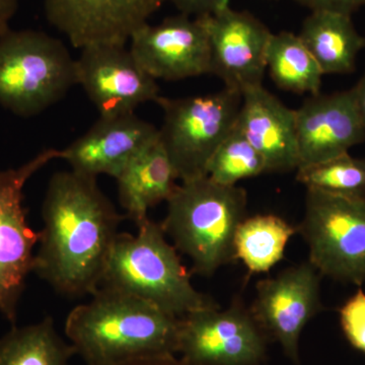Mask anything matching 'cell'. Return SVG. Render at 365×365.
I'll return each instance as SVG.
<instances>
[{
  "label": "cell",
  "mask_w": 365,
  "mask_h": 365,
  "mask_svg": "<svg viewBox=\"0 0 365 365\" xmlns=\"http://www.w3.org/2000/svg\"><path fill=\"white\" fill-rule=\"evenodd\" d=\"M42 217L34 272L64 297L95 294L125 216L96 178L71 170L50 179Z\"/></svg>",
  "instance_id": "6da1fadb"
},
{
  "label": "cell",
  "mask_w": 365,
  "mask_h": 365,
  "mask_svg": "<svg viewBox=\"0 0 365 365\" xmlns=\"http://www.w3.org/2000/svg\"><path fill=\"white\" fill-rule=\"evenodd\" d=\"M179 319L133 295L100 287L69 312L66 335L86 365L177 354Z\"/></svg>",
  "instance_id": "7a4b0ae2"
},
{
  "label": "cell",
  "mask_w": 365,
  "mask_h": 365,
  "mask_svg": "<svg viewBox=\"0 0 365 365\" xmlns=\"http://www.w3.org/2000/svg\"><path fill=\"white\" fill-rule=\"evenodd\" d=\"M135 235L119 232L100 287L133 295L177 318L218 307L198 292L162 225L150 217L136 225Z\"/></svg>",
  "instance_id": "3957f363"
},
{
  "label": "cell",
  "mask_w": 365,
  "mask_h": 365,
  "mask_svg": "<svg viewBox=\"0 0 365 365\" xmlns=\"http://www.w3.org/2000/svg\"><path fill=\"white\" fill-rule=\"evenodd\" d=\"M167 204L160 225L175 248L191 260L192 273L211 277L237 260L235 234L248 217L246 190L197 178L178 185Z\"/></svg>",
  "instance_id": "277c9868"
},
{
  "label": "cell",
  "mask_w": 365,
  "mask_h": 365,
  "mask_svg": "<svg viewBox=\"0 0 365 365\" xmlns=\"http://www.w3.org/2000/svg\"><path fill=\"white\" fill-rule=\"evenodd\" d=\"M76 85V59L62 41L35 30L0 36V106L9 111L36 116Z\"/></svg>",
  "instance_id": "5b68a950"
},
{
  "label": "cell",
  "mask_w": 365,
  "mask_h": 365,
  "mask_svg": "<svg viewBox=\"0 0 365 365\" xmlns=\"http://www.w3.org/2000/svg\"><path fill=\"white\" fill-rule=\"evenodd\" d=\"M241 91L225 88L185 98L160 96L163 112L158 138L181 182L207 176L208 163L234 129L241 109Z\"/></svg>",
  "instance_id": "8992f818"
},
{
  "label": "cell",
  "mask_w": 365,
  "mask_h": 365,
  "mask_svg": "<svg viewBox=\"0 0 365 365\" xmlns=\"http://www.w3.org/2000/svg\"><path fill=\"white\" fill-rule=\"evenodd\" d=\"M309 263L339 282L365 283V198L307 189L304 220L297 227Z\"/></svg>",
  "instance_id": "52a82bcc"
},
{
  "label": "cell",
  "mask_w": 365,
  "mask_h": 365,
  "mask_svg": "<svg viewBox=\"0 0 365 365\" xmlns=\"http://www.w3.org/2000/svg\"><path fill=\"white\" fill-rule=\"evenodd\" d=\"M57 158H61V150L48 148L20 168L0 170V314L11 323L26 277L34 271V249L40 240V232L26 222L24 188L38 170Z\"/></svg>",
  "instance_id": "ba28073f"
},
{
  "label": "cell",
  "mask_w": 365,
  "mask_h": 365,
  "mask_svg": "<svg viewBox=\"0 0 365 365\" xmlns=\"http://www.w3.org/2000/svg\"><path fill=\"white\" fill-rule=\"evenodd\" d=\"M178 353L194 365H260L266 334L242 300L198 309L179 319Z\"/></svg>",
  "instance_id": "9c48e42d"
},
{
  "label": "cell",
  "mask_w": 365,
  "mask_h": 365,
  "mask_svg": "<svg viewBox=\"0 0 365 365\" xmlns=\"http://www.w3.org/2000/svg\"><path fill=\"white\" fill-rule=\"evenodd\" d=\"M76 59V78L101 117L135 114L160 97L157 79L137 62L126 45H93Z\"/></svg>",
  "instance_id": "30bf717a"
},
{
  "label": "cell",
  "mask_w": 365,
  "mask_h": 365,
  "mask_svg": "<svg viewBox=\"0 0 365 365\" xmlns=\"http://www.w3.org/2000/svg\"><path fill=\"white\" fill-rule=\"evenodd\" d=\"M321 276L307 261L256 285L250 311L266 336L277 340L294 362H299V342L304 327L323 309Z\"/></svg>",
  "instance_id": "8fae6325"
},
{
  "label": "cell",
  "mask_w": 365,
  "mask_h": 365,
  "mask_svg": "<svg viewBox=\"0 0 365 365\" xmlns=\"http://www.w3.org/2000/svg\"><path fill=\"white\" fill-rule=\"evenodd\" d=\"M129 42L134 58L157 81L210 74V44L203 18L179 14L158 25L146 24Z\"/></svg>",
  "instance_id": "7c38bea8"
},
{
  "label": "cell",
  "mask_w": 365,
  "mask_h": 365,
  "mask_svg": "<svg viewBox=\"0 0 365 365\" xmlns=\"http://www.w3.org/2000/svg\"><path fill=\"white\" fill-rule=\"evenodd\" d=\"M203 19L210 44V74L241 93L263 85L266 50L272 35L268 26L230 4Z\"/></svg>",
  "instance_id": "4fadbf2b"
},
{
  "label": "cell",
  "mask_w": 365,
  "mask_h": 365,
  "mask_svg": "<svg viewBox=\"0 0 365 365\" xmlns=\"http://www.w3.org/2000/svg\"><path fill=\"white\" fill-rule=\"evenodd\" d=\"M165 0H44L46 18L71 45H126Z\"/></svg>",
  "instance_id": "5bb4252c"
},
{
  "label": "cell",
  "mask_w": 365,
  "mask_h": 365,
  "mask_svg": "<svg viewBox=\"0 0 365 365\" xmlns=\"http://www.w3.org/2000/svg\"><path fill=\"white\" fill-rule=\"evenodd\" d=\"M299 167L326 162L365 141L353 88L309 96L295 110Z\"/></svg>",
  "instance_id": "9a60e30c"
},
{
  "label": "cell",
  "mask_w": 365,
  "mask_h": 365,
  "mask_svg": "<svg viewBox=\"0 0 365 365\" xmlns=\"http://www.w3.org/2000/svg\"><path fill=\"white\" fill-rule=\"evenodd\" d=\"M158 139V128L135 114L101 117L76 140L61 150L71 170L97 179H116L138 153Z\"/></svg>",
  "instance_id": "2e32d148"
},
{
  "label": "cell",
  "mask_w": 365,
  "mask_h": 365,
  "mask_svg": "<svg viewBox=\"0 0 365 365\" xmlns=\"http://www.w3.org/2000/svg\"><path fill=\"white\" fill-rule=\"evenodd\" d=\"M237 126L260 153L267 173H289L299 167L295 110L263 85L242 93Z\"/></svg>",
  "instance_id": "e0dca14e"
},
{
  "label": "cell",
  "mask_w": 365,
  "mask_h": 365,
  "mask_svg": "<svg viewBox=\"0 0 365 365\" xmlns=\"http://www.w3.org/2000/svg\"><path fill=\"white\" fill-rule=\"evenodd\" d=\"M177 173L160 138L141 151L116 178L118 198L125 216L135 225L148 210L167 202L177 189Z\"/></svg>",
  "instance_id": "ac0fdd59"
},
{
  "label": "cell",
  "mask_w": 365,
  "mask_h": 365,
  "mask_svg": "<svg viewBox=\"0 0 365 365\" xmlns=\"http://www.w3.org/2000/svg\"><path fill=\"white\" fill-rule=\"evenodd\" d=\"M299 36L324 76L352 73L364 49V37L355 28L351 16L337 11H311Z\"/></svg>",
  "instance_id": "d6986e66"
},
{
  "label": "cell",
  "mask_w": 365,
  "mask_h": 365,
  "mask_svg": "<svg viewBox=\"0 0 365 365\" xmlns=\"http://www.w3.org/2000/svg\"><path fill=\"white\" fill-rule=\"evenodd\" d=\"M266 71L280 90L297 95L321 93L323 71L297 34L272 33L266 50Z\"/></svg>",
  "instance_id": "ffe728a7"
},
{
  "label": "cell",
  "mask_w": 365,
  "mask_h": 365,
  "mask_svg": "<svg viewBox=\"0 0 365 365\" xmlns=\"http://www.w3.org/2000/svg\"><path fill=\"white\" fill-rule=\"evenodd\" d=\"M297 227L274 215L247 217L235 237V259L241 260L251 273H265L284 257Z\"/></svg>",
  "instance_id": "44dd1931"
},
{
  "label": "cell",
  "mask_w": 365,
  "mask_h": 365,
  "mask_svg": "<svg viewBox=\"0 0 365 365\" xmlns=\"http://www.w3.org/2000/svg\"><path fill=\"white\" fill-rule=\"evenodd\" d=\"M73 355V346L62 339L51 317L14 327L0 339V365H69Z\"/></svg>",
  "instance_id": "7402d4cb"
},
{
  "label": "cell",
  "mask_w": 365,
  "mask_h": 365,
  "mask_svg": "<svg viewBox=\"0 0 365 365\" xmlns=\"http://www.w3.org/2000/svg\"><path fill=\"white\" fill-rule=\"evenodd\" d=\"M297 180L307 189L336 195L365 198V158L350 153L297 170Z\"/></svg>",
  "instance_id": "603a6c76"
},
{
  "label": "cell",
  "mask_w": 365,
  "mask_h": 365,
  "mask_svg": "<svg viewBox=\"0 0 365 365\" xmlns=\"http://www.w3.org/2000/svg\"><path fill=\"white\" fill-rule=\"evenodd\" d=\"M267 173L265 160L235 126L218 146L207 167V176L225 186Z\"/></svg>",
  "instance_id": "cb8c5ba5"
},
{
  "label": "cell",
  "mask_w": 365,
  "mask_h": 365,
  "mask_svg": "<svg viewBox=\"0 0 365 365\" xmlns=\"http://www.w3.org/2000/svg\"><path fill=\"white\" fill-rule=\"evenodd\" d=\"M340 324L346 339L365 353V292L359 288L339 309Z\"/></svg>",
  "instance_id": "d4e9b609"
},
{
  "label": "cell",
  "mask_w": 365,
  "mask_h": 365,
  "mask_svg": "<svg viewBox=\"0 0 365 365\" xmlns=\"http://www.w3.org/2000/svg\"><path fill=\"white\" fill-rule=\"evenodd\" d=\"M179 14L192 18H203L230 4V0H170Z\"/></svg>",
  "instance_id": "484cf974"
},
{
  "label": "cell",
  "mask_w": 365,
  "mask_h": 365,
  "mask_svg": "<svg viewBox=\"0 0 365 365\" xmlns=\"http://www.w3.org/2000/svg\"><path fill=\"white\" fill-rule=\"evenodd\" d=\"M309 11H331L352 16L354 11L365 6V0H294Z\"/></svg>",
  "instance_id": "4316f807"
},
{
  "label": "cell",
  "mask_w": 365,
  "mask_h": 365,
  "mask_svg": "<svg viewBox=\"0 0 365 365\" xmlns=\"http://www.w3.org/2000/svg\"><path fill=\"white\" fill-rule=\"evenodd\" d=\"M114 365H194L190 364L182 357L178 359L176 354L158 355V356L144 357L130 360V361L122 362Z\"/></svg>",
  "instance_id": "83f0119b"
},
{
  "label": "cell",
  "mask_w": 365,
  "mask_h": 365,
  "mask_svg": "<svg viewBox=\"0 0 365 365\" xmlns=\"http://www.w3.org/2000/svg\"><path fill=\"white\" fill-rule=\"evenodd\" d=\"M18 7L19 0H0V36L11 30L9 23Z\"/></svg>",
  "instance_id": "f1b7e54d"
},
{
  "label": "cell",
  "mask_w": 365,
  "mask_h": 365,
  "mask_svg": "<svg viewBox=\"0 0 365 365\" xmlns=\"http://www.w3.org/2000/svg\"><path fill=\"white\" fill-rule=\"evenodd\" d=\"M353 90H354L357 108H359L360 118H361L365 131V69L361 78H359V83L353 86Z\"/></svg>",
  "instance_id": "f546056e"
},
{
  "label": "cell",
  "mask_w": 365,
  "mask_h": 365,
  "mask_svg": "<svg viewBox=\"0 0 365 365\" xmlns=\"http://www.w3.org/2000/svg\"><path fill=\"white\" fill-rule=\"evenodd\" d=\"M364 49H365V37H364Z\"/></svg>",
  "instance_id": "4dcf8cb0"
}]
</instances>
